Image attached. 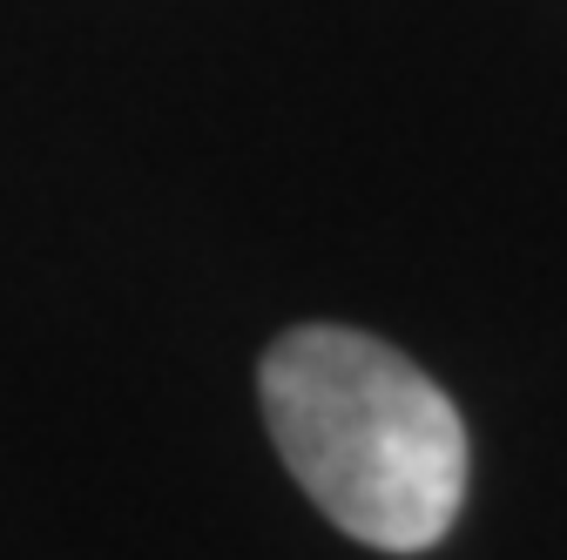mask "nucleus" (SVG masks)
I'll list each match as a JSON object with an SVG mask.
<instances>
[{
  "label": "nucleus",
  "mask_w": 567,
  "mask_h": 560,
  "mask_svg": "<svg viewBox=\"0 0 567 560\" xmlns=\"http://www.w3.org/2000/svg\"><path fill=\"white\" fill-rule=\"evenodd\" d=\"M264 426L311 507L379 553H425L466 507V426L453 398L392 344L298 324L264 372Z\"/></svg>",
  "instance_id": "1"
}]
</instances>
